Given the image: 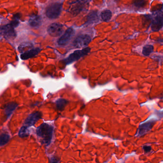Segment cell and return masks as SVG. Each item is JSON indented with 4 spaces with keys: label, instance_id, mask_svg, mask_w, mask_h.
Listing matches in <instances>:
<instances>
[{
    "label": "cell",
    "instance_id": "cell-1",
    "mask_svg": "<svg viewBox=\"0 0 163 163\" xmlns=\"http://www.w3.org/2000/svg\"><path fill=\"white\" fill-rule=\"evenodd\" d=\"M53 132V127L46 123L42 124L36 129L37 136L41 138L42 144L46 146L51 143Z\"/></svg>",
    "mask_w": 163,
    "mask_h": 163
},
{
    "label": "cell",
    "instance_id": "cell-2",
    "mask_svg": "<svg viewBox=\"0 0 163 163\" xmlns=\"http://www.w3.org/2000/svg\"><path fill=\"white\" fill-rule=\"evenodd\" d=\"M163 26V5L153 12L151 29L153 31H158Z\"/></svg>",
    "mask_w": 163,
    "mask_h": 163
},
{
    "label": "cell",
    "instance_id": "cell-3",
    "mask_svg": "<svg viewBox=\"0 0 163 163\" xmlns=\"http://www.w3.org/2000/svg\"><path fill=\"white\" fill-rule=\"evenodd\" d=\"M90 48H85L82 50H78L74 51V53L70 54L68 57H67L64 60V63L66 65L73 63V62L76 61L80 59L82 57L86 56L90 52Z\"/></svg>",
    "mask_w": 163,
    "mask_h": 163
},
{
    "label": "cell",
    "instance_id": "cell-4",
    "mask_svg": "<svg viewBox=\"0 0 163 163\" xmlns=\"http://www.w3.org/2000/svg\"><path fill=\"white\" fill-rule=\"evenodd\" d=\"M63 4L61 3L52 4L47 7L46 14L49 18L55 19L58 17L62 11Z\"/></svg>",
    "mask_w": 163,
    "mask_h": 163
},
{
    "label": "cell",
    "instance_id": "cell-5",
    "mask_svg": "<svg viewBox=\"0 0 163 163\" xmlns=\"http://www.w3.org/2000/svg\"><path fill=\"white\" fill-rule=\"evenodd\" d=\"M0 35L7 39H14L16 37L14 28L10 24L0 26Z\"/></svg>",
    "mask_w": 163,
    "mask_h": 163
},
{
    "label": "cell",
    "instance_id": "cell-6",
    "mask_svg": "<svg viewBox=\"0 0 163 163\" xmlns=\"http://www.w3.org/2000/svg\"><path fill=\"white\" fill-rule=\"evenodd\" d=\"M91 41L90 36L88 35H82L77 36L73 42V45L76 48L86 47Z\"/></svg>",
    "mask_w": 163,
    "mask_h": 163
},
{
    "label": "cell",
    "instance_id": "cell-7",
    "mask_svg": "<svg viewBox=\"0 0 163 163\" xmlns=\"http://www.w3.org/2000/svg\"><path fill=\"white\" fill-rule=\"evenodd\" d=\"M47 31L51 36L58 37L60 36L63 32V25L58 23H53L49 25L47 29Z\"/></svg>",
    "mask_w": 163,
    "mask_h": 163
},
{
    "label": "cell",
    "instance_id": "cell-8",
    "mask_svg": "<svg viewBox=\"0 0 163 163\" xmlns=\"http://www.w3.org/2000/svg\"><path fill=\"white\" fill-rule=\"evenodd\" d=\"M74 30L72 28H68L63 35L58 40V44L61 46H64L68 44L74 35Z\"/></svg>",
    "mask_w": 163,
    "mask_h": 163
},
{
    "label": "cell",
    "instance_id": "cell-9",
    "mask_svg": "<svg viewBox=\"0 0 163 163\" xmlns=\"http://www.w3.org/2000/svg\"><path fill=\"white\" fill-rule=\"evenodd\" d=\"M155 122H156L155 121L152 120V121H148L147 122L140 125L137 131L138 136H144L146 133H147L149 131H150L154 125Z\"/></svg>",
    "mask_w": 163,
    "mask_h": 163
},
{
    "label": "cell",
    "instance_id": "cell-10",
    "mask_svg": "<svg viewBox=\"0 0 163 163\" xmlns=\"http://www.w3.org/2000/svg\"><path fill=\"white\" fill-rule=\"evenodd\" d=\"M42 114L40 112H36L29 115L25 121V125L27 127L33 126L37 121L41 119Z\"/></svg>",
    "mask_w": 163,
    "mask_h": 163
},
{
    "label": "cell",
    "instance_id": "cell-11",
    "mask_svg": "<svg viewBox=\"0 0 163 163\" xmlns=\"http://www.w3.org/2000/svg\"><path fill=\"white\" fill-rule=\"evenodd\" d=\"M41 49L39 48L32 49L26 51L24 53H22L20 57L22 60H27L30 58L35 57V56L41 52Z\"/></svg>",
    "mask_w": 163,
    "mask_h": 163
},
{
    "label": "cell",
    "instance_id": "cell-12",
    "mask_svg": "<svg viewBox=\"0 0 163 163\" xmlns=\"http://www.w3.org/2000/svg\"><path fill=\"white\" fill-rule=\"evenodd\" d=\"M29 23L31 26L37 27L41 25L42 24V18L38 15H32L29 20Z\"/></svg>",
    "mask_w": 163,
    "mask_h": 163
},
{
    "label": "cell",
    "instance_id": "cell-13",
    "mask_svg": "<svg viewBox=\"0 0 163 163\" xmlns=\"http://www.w3.org/2000/svg\"><path fill=\"white\" fill-rule=\"evenodd\" d=\"M17 106L18 104L14 102L8 104L5 107V113L6 115L8 117H9Z\"/></svg>",
    "mask_w": 163,
    "mask_h": 163
},
{
    "label": "cell",
    "instance_id": "cell-14",
    "mask_svg": "<svg viewBox=\"0 0 163 163\" xmlns=\"http://www.w3.org/2000/svg\"><path fill=\"white\" fill-rule=\"evenodd\" d=\"M68 103V101L67 100L62 98L57 99L56 102L57 108L60 111L63 110Z\"/></svg>",
    "mask_w": 163,
    "mask_h": 163
},
{
    "label": "cell",
    "instance_id": "cell-15",
    "mask_svg": "<svg viewBox=\"0 0 163 163\" xmlns=\"http://www.w3.org/2000/svg\"><path fill=\"white\" fill-rule=\"evenodd\" d=\"M154 49V48L152 45H146L144 46L143 48L142 53L144 56H149L150 54L153 52Z\"/></svg>",
    "mask_w": 163,
    "mask_h": 163
},
{
    "label": "cell",
    "instance_id": "cell-16",
    "mask_svg": "<svg viewBox=\"0 0 163 163\" xmlns=\"http://www.w3.org/2000/svg\"><path fill=\"white\" fill-rule=\"evenodd\" d=\"M102 19L104 21L108 22L112 17V12L110 10H105L103 11L101 14Z\"/></svg>",
    "mask_w": 163,
    "mask_h": 163
},
{
    "label": "cell",
    "instance_id": "cell-17",
    "mask_svg": "<svg viewBox=\"0 0 163 163\" xmlns=\"http://www.w3.org/2000/svg\"><path fill=\"white\" fill-rule=\"evenodd\" d=\"M10 139V135L7 133H2L0 135V146L6 145Z\"/></svg>",
    "mask_w": 163,
    "mask_h": 163
},
{
    "label": "cell",
    "instance_id": "cell-18",
    "mask_svg": "<svg viewBox=\"0 0 163 163\" xmlns=\"http://www.w3.org/2000/svg\"><path fill=\"white\" fill-rule=\"evenodd\" d=\"M18 135L20 137H26L28 136H29L28 127L25 125L22 126L19 132Z\"/></svg>",
    "mask_w": 163,
    "mask_h": 163
},
{
    "label": "cell",
    "instance_id": "cell-19",
    "mask_svg": "<svg viewBox=\"0 0 163 163\" xmlns=\"http://www.w3.org/2000/svg\"><path fill=\"white\" fill-rule=\"evenodd\" d=\"M20 17H21V14L19 13L15 14L14 15L12 21L11 22L10 24L12 27H14V28L17 27L18 25H19V20L20 19Z\"/></svg>",
    "mask_w": 163,
    "mask_h": 163
},
{
    "label": "cell",
    "instance_id": "cell-20",
    "mask_svg": "<svg viewBox=\"0 0 163 163\" xmlns=\"http://www.w3.org/2000/svg\"><path fill=\"white\" fill-rule=\"evenodd\" d=\"M98 20L97 12L93 11L91 12L88 16V21L90 22H95Z\"/></svg>",
    "mask_w": 163,
    "mask_h": 163
},
{
    "label": "cell",
    "instance_id": "cell-21",
    "mask_svg": "<svg viewBox=\"0 0 163 163\" xmlns=\"http://www.w3.org/2000/svg\"><path fill=\"white\" fill-rule=\"evenodd\" d=\"M133 4L137 7H142L146 4V0H133Z\"/></svg>",
    "mask_w": 163,
    "mask_h": 163
},
{
    "label": "cell",
    "instance_id": "cell-22",
    "mask_svg": "<svg viewBox=\"0 0 163 163\" xmlns=\"http://www.w3.org/2000/svg\"><path fill=\"white\" fill-rule=\"evenodd\" d=\"M30 45H31V44L30 43H22L21 45H20L19 46L18 50L20 52H22L27 47L29 48V47H31Z\"/></svg>",
    "mask_w": 163,
    "mask_h": 163
},
{
    "label": "cell",
    "instance_id": "cell-23",
    "mask_svg": "<svg viewBox=\"0 0 163 163\" xmlns=\"http://www.w3.org/2000/svg\"><path fill=\"white\" fill-rule=\"evenodd\" d=\"M60 163V160L59 158L58 157L53 156L51 157L49 163Z\"/></svg>",
    "mask_w": 163,
    "mask_h": 163
},
{
    "label": "cell",
    "instance_id": "cell-24",
    "mask_svg": "<svg viewBox=\"0 0 163 163\" xmlns=\"http://www.w3.org/2000/svg\"><path fill=\"white\" fill-rule=\"evenodd\" d=\"M144 150L146 153L149 152L151 150V147L150 146H145L143 147Z\"/></svg>",
    "mask_w": 163,
    "mask_h": 163
}]
</instances>
